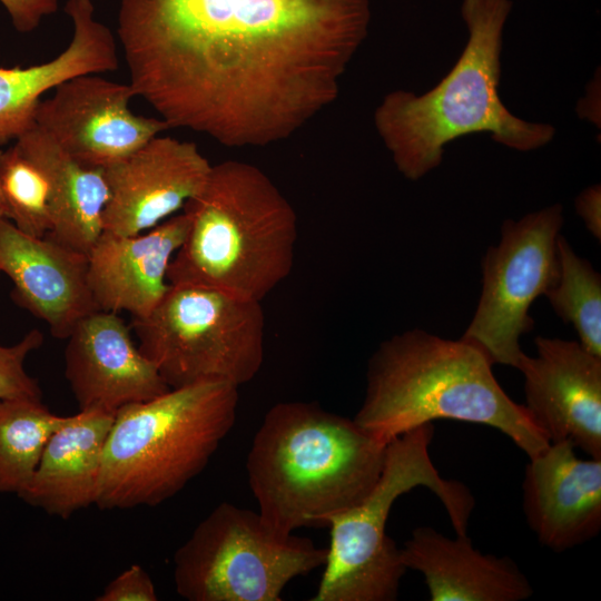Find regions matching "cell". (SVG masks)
I'll use <instances>...</instances> for the list:
<instances>
[{"instance_id":"obj_1","label":"cell","mask_w":601,"mask_h":601,"mask_svg":"<svg viewBox=\"0 0 601 601\" xmlns=\"http://www.w3.org/2000/svg\"><path fill=\"white\" fill-rule=\"evenodd\" d=\"M370 0H120L135 96L228 148L283 141L329 107Z\"/></svg>"},{"instance_id":"obj_2","label":"cell","mask_w":601,"mask_h":601,"mask_svg":"<svg viewBox=\"0 0 601 601\" xmlns=\"http://www.w3.org/2000/svg\"><path fill=\"white\" fill-rule=\"evenodd\" d=\"M475 345L415 328L383 342L372 355L355 423L376 440L393 439L435 420L493 427L529 459L550 444L523 404L514 402Z\"/></svg>"},{"instance_id":"obj_3","label":"cell","mask_w":601,"mask_h":601,"mask_svg":"<svg viewBox=\"0 0 601 601\" xmlns=\"http://www.w3.org/2000/svg\"><path fill=\"white\" fill-rule=\"evenodd\" d=\"M386 445L353 418L315 402L275 404L246 459L258 513L282 535L327 525L372 491L384 466Z\"/></svg>"},{"instance_id":"obj_4","label":"cell","mask_w":601,"mask_h":601,"mask_svg":"<svg viewBox=\"0 0 601 601\" xmlns=\"http://www.w3.org/2000/svg\"><path fill=\"white\" fill-rule=\"evenodd\" d=\"M511 9V0H463L469 39L450 72L427 92L395 90L376 108V130L405 178L417 180L436 168L444 147L469 134L489 132L519 151L553 139L551 125L515 117L500 98L502 33Z\"/></svg>"},{"instance_id":"obj_5","label":"cell","mask_w":601,"mask_h":601,"mask_svg":"<svg viewBox=\"0 0 601 601\" xmlns=\"http://www.w3.org/2000/svg\"><path fill=\"white\" fill-rule=\"evenodd\" d=\"M189 224L167 280L262 302L292 272L297 216L259 167L240 160L211 165L184 206Z\"/></svg>"},{"instance_id":"obj_6","label":"cell","mask_w":601,"mask_h":601,"mask_svg":"<svg viewBox=\"0 0 601 601\" xmlns=\"http://www.w3.org/2000/svg\"><path fill=\"white\" fill-rule=\"evenodd\" d=\"M238 386L207 381L119 408L108 434L95 505L156 506L203 472L236 422Z\"/></svg>"},{"instance_id":"obj_7","label":"cell","mask_w":601,"mask_h":601,"mask_svg":"<svg viewBox=\"0 0 601 601\" xmlns=\"http://www.w3.org/2000/svg\"><path fill=\"white\" fill-rule=\"evenodd\" d=\"M433 423L413 428L386 445L382 473L368 495L328 521L331 541L312 601H394L406 572L400 548L386 534L394 502L425 486L442 502L455 534H467L474 509L470 489L441 476L430 456Z\"/></svg>"},{"instance_id":"obj_8","label":"cell","mask_w":601,"mask_h":601,"mask_svg":"<svg viewBox=\"0 0 601 601\" xmlns=\"http://www.w3.org/2000/svg\"><path fill=\"white\" fill-rule=\"evenodd\" d=\"M139 351L170 388L207 381L236 386L252 381L264 361L260 302L204 286L171 285L145 317L132 318Z\"/></svg>"},{"instance_id":"obj_9","label":"cell","mask_w":601,"mask_h":601,"mask_svg":"<svg viewBox=\"0 0 601 601\" xmlns=\"http://www.w3.org/2000/svg\"><path fill=\"white\" fill-rule=\"evenodd\" d=\"M326 558L327 548L278 534L258 512L223 502L175 552L173 578L189 601H280L293 579Z\"/></svg>"},{"instance_id":"obj_10","label":"cell","mask_w":601,"mask_h":601,"mask_svg":"<svg viewBox=\"0 0 601 601\" xmlns=\"http://www.w3.org/2000/svg\"><path fill=\"white\" fill-rule=\"evenodd\" d=\"M563 224L560 204L508 219L497 245L482 266V292L462 339L479 347L492 364L518 368L524 352L520 337L532 329L529 311L558 277V238Z\"/></svg>"},{"instance_id":"obj_11","label":"cell","mask_w":601,"mask_h":601,"mask_svg":"<svg viewBox=\"0 0 601 601\" xmlns=\"http://www.w3.org/2000/svg\"><path fill=\"white\" fill-rule=\"evenodd\" d=\"M80 75L40 100L35 122L79 162L106 168L169 129L161 118L135 115L129 83Z\"/></svg>"},{"instance_id":"obj_12","label":"cell","mask_w":601,"mask_h":601,"mask_svg":"<svg viewBox=\"0 0 601 601\" xmlns=\"http://www.w3.org/2000/svg\"><path fill=\"white\" fill-rule=\"evenodd\" d=\"M535 346L518 366L530 417L550 443L601 459V357L577 341L538 336Z\"/></svg>"},{"instance_id":"obj_13","label":"cell","mask_w":601,"mask_h":601,"mask_svg":"<svg viewBox=\"0 0 601 601\" xmlns=\"http://www.w3.org/2000/svg\"><path fill=\"white\" fill-rule=\"evenodd\" d=\"M211 165L196 144L155 136L104 168L109 198L102 230L134 236L183 209L204 186Z\"/></svg>"},{"instance_id":"obj_14","label":"cell","mask_w":601,"mask_h":601,"mask_svg":"<svg viewBox=\"0 0 601 601\" xmlns=\"http://www.w3.org/2000/svg\"><path fill=\"white\" fill-rule=\"evenodd\" d=\"M65 376L79 410L119 408L155 398L170 387L135 344L118 313L96 311L67 338Z\"/></svg>"},{"instance_id":"obj_15","label":"cell","mask_w":601,"mask_h":601,"mask_svg":"<svg viewBox=\"0 0 601 601\" xmlns=\"http://www.w3.org/2000/svg\"><path fill=\"white\" fill-rule=\"evenodd\" d=\"M0 273L13 284L12 297L67 339L80 321L99 311L88 283V256L48 236L21 231L0 218Z\"/></svg>"},{"instance_id":"obj_16","label":"cell","mask_w":601,"mask_h":601,"mask_svg":"<svg viewBox=\"0 0 601 601\" xmlns=\"http://www.w3.org/2000/svg\"><path fill=\"white\" fill-rule=\"evenodd\" d=\"M522 491L525 520L543 546L560 553L599 534L601 459L583 460L572 444L550 443L529 459Z\"/></svg>"},{"instance_id":"obj_17","label":"cell","mask_w":601,"mask_h":601,"mask_svg":"<svg viewBox=\"0 0 601 601\" xmlns=\"http://www.w3.org/2000/svg\"><path fill=\"white\" fill-rule=\"evenodd\" d=\"M188 224L183 211L134 236L102 230L88 253V283L98 308L147 316L170 286L168 268Z\"/></svg>"},{"instance_id":"obj_18","label":"cell","mask_w":601,"mask_h":601,"mask_svg":"<svg viewBox=\"0 0 601 601\" xmlns=\"http://www.w3.org/2000/svg\"><path fill=\"white\" fill-rule=\"evenodd\" d=\"M400 551L406 569L423 574L432 601H523L533 594L513 560L482 553L467 534L449 538L418 526Z\"/></svg>"},{"instance_id":"obj_19","label":"cell","mask_w":601,"mask_h":601,"mask_svg":"<svg viewBox=\"0 0 601 601\" xmlns=\"http://www.w3.org/2000/svg\"><path fill=\"white\" fill-rule=\"evenodd\" d=\"M65 11L72 21L73 32L62 52L27 68L0 66V145L16 139L35 121L45 92L77 76L118 68L115 37L95 18L91 0H68Z\"/></svg>"},{"instance_id":"obj_20","label":"cell","mask_w":601,"mask_h":601,"mask_svg":"<svg viewBox=\"0 0 601 601\" xmlns=\"http://www.w3.org/2000/svg\"><path fill=\"white\" fill-rule=\"evenodd\" d=\"M112 412L79 410L53 432L28 484L17 495L61 519L95 504Z\"/></svg>"},{"instance_id":"obj_21","label":"cell","mask_w":601,"mask_h":601,"mask_svg":"<svg viewBox=\"0 0 601 601\" xmlns=\"http://www.w3.org/2000/svg\"><path fill=\"white\" fill-rule=\"evenodd\" d=\"M14 140L48 177L53 220L47 236L88 256L109 198L104 169L72 158L35 121Z\"/></svg>"},{"instance_id":"obj_22","label":"cell","mask_w":601,"mask_h":601,"mask_svg":"<svg viewBox=\"0 0 601 601\" xmlns=\"http://www.w3.org/2000/svg\"><path fill=\"white\" fill-rule=\"evenodd\" d=\"M67 418L53 414L41 398L0 400V492L23 490L48 440Z\"/></svg>"},{"instance_id":"obj_23","label":"cell","mask_w":601,"mask_h":601,"mask_svg":"<svg viewBox=\"0 0 601 601\" xmlns=\"http://www.w3.org/2000/svg\"><path fill=\"white\" fill-rule=\"evenodd\" d=\"M558 263L556 280L545 296L558 316L574 327L579 343L601 357V276L561 235Z\"/></svg>"},{"instance_id":"obj_24","label":"cell","mask_w":601,"mask_h":601,"mask_svg":"<svg viewBox=\"0 0 601 601\" xmlns=\"http://www.w3.org/2000/svg\"><path fill=\"white\" fill-rule=\"evenodd\" d=\"M0 179L8 219L21 231L45 237L52 228V195L45 171L14 142L2 150Z\"/></svg>"},{"instance_id":"obj_25","label":"cell","mask_w":601,"mask_h":601,"mask_svg":"<svg viewBox=\"0 0 601 601\" xmlns=\"http://www.w3.org/2000/svg\"><path fill=\"white\" fill-rule=\"evenodd\" d=\"M42 333L32 329L13 345H0V400L41 398L38 381L28 374L24 362L31 352L42 345Z\"/></svg>"},{"instance_id":"obj_26","label":"cell","mask_w":601,"mask_h":601,"mask_svg":"<svg viewBox=\"0 0 601 601\" xmlns=\"http://www.w3.org/2000/svg\"><path fill=\"white\" fill-rule=\"evenodd\" d=\"M95 600L157 601L158 595L147 571L139 564H132L110 581Z\"/></svg>"},{"instance_id":"obj_27","label":"cell","mask_w":601,"mask_h":601,"mask_svg":"<svg viewBox=\"0 0 601 601\" xmlns=\"http://www.w3.org/2000/svg\"><path fill=\"white\" fill-rule=\"evenodd\" d=\"M19 32H30L58 9V0H0Z\"/></svg>"},{"instance_id":"obj_28","label":"cell","mask_w":601,"mask_h":601,"mask_svg":"<svg viewBox=\"0 0 601 601\" xmlns=\"http://www.w3.org/2000/svg\"><path fill=\"white\" fill-rule=\"evenodd\" d=\"M575 209L583 219L587 229L594 238H601V190L593 185L583 190L575 199Z\"/></svg>"},{"instance_id":"obj_29","label":"cell","mask_w":601,"mask_h":601,"mask_svg":"<svg viewBox=\"0 0 601 601\" xmlns=\"http://www.w3.org/2000/svg\"><path fill=\"white\" fill-rule=\"evenodd\" d=\"M1 155H2V150L0 149V159H1ZM0 218L8 219V209H7V204H6L2 187H1V179H0Z\"/></svg>"}]
</instances>
